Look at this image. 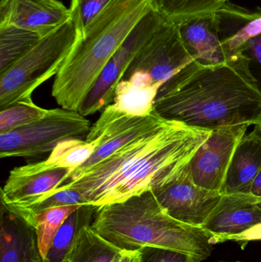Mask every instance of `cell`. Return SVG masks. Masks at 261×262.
I'll list each match as a JSON object with an SVG mask.
<instances>
[{"instance_id":"33","label":"cell","mask_w":261,"mask_h":262,"mask_svg":"<svg viewBox=\"0 0 261 262\" xmlns=\"http://www.w3.org/2000/svg\"><path fill=\"white\" fill-rule=\"evenodd\" d=\"M255 127V128L257 129V130H258L261 132V121L260 123H259L258 124H257V125L254 126Z\"/></svg>"},{"instance_id":"18","label":"cell","mask_w":261,"mask_h":262,"mask_svg":"<svg viewBox=\"0 0 261 262\" xmlns=\"http://www.w3.org/2000/svg\"><path fill=\"white\" fill-rule=\"evenodd\" d=\"M162 85L146 74L136 72L121 80L110 104L127 115L148 116L154 111L155 101Z\"/></svg>"},{"instance_id":"25","label":"cell","mask_w":261,"mask_h":262,"mask_svg":"<svg viewBox=\"0 0 261 262\" xmlns=\"http://www.w3.org/2000/svg\"><path fill=\"white\" fill-rule=\"evenodd\" d=\"M84 205L89 204L82 194L75 189H56L44 200H40L38 203L28 207L18 208V209L7 208L34 226V216L35 214L44 209L59 207V206H84Z\"/></svg>"},{"instance_id":"28","label":"cell","mask_w":261,"mask_h":262,"mask_svg":"<svg viewBox=\"0 0 261 262\" xmlns=\"http://www.w3.org/2000/svg\"><path fill=\"white\" fill-rule=\"evenodd\" d=\"M139 251V262H199L191 255L170 249L146 246Z\"/></svg>"},{"instance_id":"34","label":"cell","mask_w":261,"mask_h":262,"mask_svg":"<svg viewBox=\"0 0 261 262\" xmlns=\"http://www.w3.org/2000/svg\"><path fill=\"white\" fill-rule=\"evenodd\" d=\"M219 262H243V261H219Z\"/></svg>"},{"instance_id":"17","label":"cell","mask_w":261,"mask_h":262,"mask_svg":"<svg viewBox=\"0 0 261 262\" xmlns=\"http://www.w3.org/2000/svg\"><path fill=\"white\" fill-rule=\"evenodd\" d=\"M261 170V132L254 130L241 140L233 156L224 186V193H250Z\"/></svg>"},{"instance_id":"32","label":"cell","mask_w":261,"mask_h":262,"mask_svg":"<svg viewBox=\"0 0 261 262\" xmlns=\"http://www.w3.org/2000/svg\"><path fill=\"white\" fill-rule=\"evenodd\" d=\"M251 193L261 198V170L251 186Z\"/></svg>"},{"instance_id":"29","label":"cell","mask_w":261,"mask_h":262,"mask_svg":"<svg viewBox=\"0 0 261 262\" xmlns=\"http://www.w3.org/2000/svg\"><path fill=\"white\" fill-rule=\"evenodd\" d=\"M229 241L235 242L242 249H245L247 245L251 242L261 241V223H257L239 234L226 236L211 237L210 238V242L212 245Z\"/></svg>"},{"instance_id":"21","label":"cell","mask_w":261,"mask_h":262,"mask_svg":"<svg viewBox=\"0 0 261 262\" xmlns=\"http://www.w3.org/2000/svg\"><path fill=\"white\" fill-rule=\"evenodd\" d=\"M229 3L230 0H156L162 15L176 24L196 17L219 13Z\"/></svg>"},{"instance_id":"30","label":"cell","mask_w":261,"mask_h":262,"mask_svg":"<svg viewBox=\"0 0 261 262\" xmlns=\"http://www.w3.org/2000/svg\"><path fill=\"white\" fill-rule=\"evenodd\" d=\"M242 52L255 64V70L251 71L261 92V34L250 39L242 49Z\"/></svg>"},{"instance_id":"11","label":"cell","mask_w":261,"mask_h":262,"mask_svg":"<svg viewBox=\"0 0 261 262\" xmlns=\"http://www.w3.org/2000/svg\"><path fill=\"white\" fill-rule=\"evenodd\" d=\"M72 172L46 160L14 168L2 188L1 203L14 209L32 206L56 190Z\"/></svg>"},{"instance_id":"1","label":"cell","mask_w":261,"mask_h":262,"mask_svg":"<svg viewBox=\"0 0 261 262\" xmlns=\"http://www.w3.org/2000/svg\"><path fill=\"white\" fill-rule=\"evenodd\" d=\"M213 130L167 120L57 189H70L101 207L154 191L177 180Z\"/></svg>"},{"instance_id":"22","label":"cell","mask_w":261,"mask_h":262,"mask_svg":"<svg viewBox=\"0 0 261 262\" xmlns=\"http://www.w3.org/2000/svg\"><path fill=\"white\" fill-rule=\"evenodd\" d=\"M41 38L35 32L19 28H0V73L27 53Z\"/></svg>"},{"instance_id":"6","label":"cell","mask_w":261,"mask_h":262,"mask_svg":"<svg viewBox=\"0 0 261 262\" xmlns=\"http://www.w3.org/2000/svg\"><path fill=\"white\" fill-rule=\"evenodd\" d=\"M90 127V121L78 112L49 109L38 119L0 134V157H32L52 152L64 140L87 136Z\"/></svg>"},{"instance_id":"15","label":"cell","mask_w":261,"mask_h":262,"mask_svg":"<svg viewBox=\"0 0 261 262\" xmlns=\"http://www.w3.org/2000/svg\"><path fill=\"white\" fill-rule=\"evenodd\" d=\"M178 26L181 39L195 61L205 64L226 61L219 13L190 18Z\"/></svg>"},{"instance_id":"19","label":"cell","mask_w":261,"mask_h":262,"mask_svg":"<svg viewBox=\"0 0 261 262\" xmlns=\"http://www.w3.org/2000/svg\"><path fill=\"white\" fill-rule=\"evenodd\" d=\"M98 207L84 205L74 212L61 226L42 262H67L80 230L91 225Z\"/></svg>"},{"instance_id":"14","label":"cell","mask_w":261,"mask_h":262,"mask_svg":"<svg viewBox=\"0 0 261 262\" xmlns=\"http://www.w3.org/2000/svg\"><path fill=\"white\" fill-rule=\"evenodd\" d=\"M260 197L250 193H224L202 228L211 237L239 234L261 223Z\"/></svg>"},{"instance_id":"24","label":"cell","mask_w":261,"mask_h":262,"mask_svg":"<svg viewBox=\"0 0 261 262\" xmlns=\"http://www.w3.org/2000/svg\"><path fill=\"white\" fill-rule=\"evenodd\" d=\"M81 206H65L44 209L35 214L34 226L38 237V247L42 260L65 220Z\"/></svg>"},{"instance_id":"5","label":"cell","mask_w":261,"mask_h":262,"mask_svg":"<svg viewBox=\"0 0 261 262\" xmlns=\"http://www.w3.org/2000/svg\"><path fill=\"white\" fill-rule=\"evenodd\" d=\"M76 38V29L69 20L0 73V110L32 99L39 86L58 75Z\"/></svg>"},{"instance_id":"9","label":"cell","mask_w":261,"mask_h":262,"mask_svg":"<svg viewBox=\"0 0 261 262\" xmlns=\"http://www.w3.org/2000/svg\"><path fill=\"white\" fill-rule=\"evenodd\" d=\"M193 61L181 39L178 24L167 19L135 57L123 79L140 72L164 84Z\"/></svg>"},{"instance_id":"23","label":"cell","mask_w":261,"mask_h":262,"mask_svg":"<svg viewBox=\"0 0 261 262\" xmlns=\"http://www.w3.org/2000/svg\"><path fill=\"white\" fill-rule=\"evenodd\" d=\"M100 141V137L90 141L79 138L64 140L58 143L51 152L50 156L45 160L46 163L52 166L70 169L73 172L90 158Z\"/></svg>"},{"instance_id":"12","label":"cell","mask_w":261,"mask_h":262,"mask_svg":"<svg viewBox=\"0 0 261 262\" xmlns=\"http://www.w3.org/2000/svg\"><path fill=\"white\" fill-rule=\"evenodd\" d=\"M153 192L170 216L185 224L201 228L222 195L220 192L196 185L188 168L177 180Z\"/></svg>"},{"instance_id":"35","label":"cell","mask_w":261,"mask_h":262,"mask_svg":"<svg viewBox=\"0 0 261 262\" xmlns=\"http://www.w3.org/2000/svg\"><path fill=\"white\" fill-rule=\"evenodd\" d=\"M259 205H260V206L261 207V201L260 202V203H259Z\"/></svg>"},{"instance_id":"13","label":"cell","mask_w":261,"mask_h":262,"mask_svg":"<svg viewBox=\"0 0 261 262\" xmlns=\"http://www.w3.org/2000/svg\"><path fill=\"white\" fill-rule=\"evenodd\" d=\"M70 20L58 0H1L0 28L16 27L46 36Z\"/></svg>"},{"instance_id":"4","label":"cell","mask_w":261,"mask_h":262,"mask_svg":"<svg viewBox=\"0 0 261 262\" xmlns=\"http://www.w3.org/2000/svg\"><path fill=\"white\" fill-rule=\"evenodd\" d=\"M91 227L121 250L162 248L191 255L199 262L212 253L211 235L202 228L170 216L153 191L98 207Z\"/></svg>"},{"instance_id":"16","label":"cell","mask_w":261,"mask_h":262,"mask_svg":"<svg viewBox=\"0 0 261 262\" xmlns=\"http://www.w3.org/2000/svg\"><path fill=\"white\" fill-rule=\"evenodd\" d=\"M0 262H42L35 226L2 204Z\"/></svg>"},{"instance_id":"36","label":"cell","mask_w":261,"mask_h":262,"mask_svg":"<svg viewBox=\"0 0 261 262\" xmlns=\"http://www.w3.org/2000/svg\"><path fill=\"white\" fill-rule=\"evenodd\" d=\"M67 262H68V261H67Z\"/></svg>"},{"instance_id":"10","label":"cell","mask_w":261,"mask_h":262,"mask_svg":"<svg viewBox=\"0 0 261 262\" xmlns=\"http://www.w3.org/2000/svg\"><path fill=\"white\" fill-rule=\"evenodd\" d=\"M249 127L250 124H245L213 130L188 166L190 176L196 185L222 193L236 148Z\"/></svg>"},{"instance_id":"2","label":"cell","mask_w":261,"mask_h":262,"mask_svg":"<svg viewBox=\"0 0 261 262\" xmlns=\"http://www.w3.org/2000/svg\"><path fill=\"white\" fill-rule=\"evenodd\" d=\"M154 110L167 120L215 130L261 121V92L244 52L225 62L192 61L159 89Z\"/></svg>"},{"instance_id":"8","label":"cell","mask_w":261,"mask_h":262,"mask_svg":"<svg viewBox=\"0 0 261 262\" xmlns=\"http://www.w3.org/2000/svg\"><path fill=\"white\" fill-rule=\"evenodd\" d=\"M165 121V118L159 116L155 110L148 116H131L109 104L86 136L87 141L100 137L99 145L90 158L75 169L69 178L85 172L128 143L156 130Z\"/></svg>"},{"instance_id":"26","label":"cell","mask_w":261,"mask_h":262,"mask_svg":"<svg viewBox=\"0 0 261 262\" xmlns=\"http://www.w3.org/2000/svg\"><path fill=\"white\" fill-rule=\"evenodd\" d=\"M48 109L36 105L32 99L18 101L0 110V134L15 130L47 113Z\"/></svg>"},{"instance_id":"27","label":"cell","mask_w":261,"mask_h":262,"mask_svg":"<svg viewBox=\"0 0 261 262\" xmlns=\"http://www.w3.org/2000/svg\"><path fill=\"white\" fill-rule=\"evenodd\" d=\"M113 1L115 0H72L69 10L77 35H81L86 28Z\"/></svg>"},{"instance_id":"7","label":"cell","mask_w":261,"mask_h":262,"mask_svg":"<svg viewBox=\"0 0 261 262\" xmlns=\"http://www.w3.org/2000/svg\"><path fill=\"white\" fill-rule=\"evenodd\" d=\"M167 21V18L155 3L133 28L101 72L96 84L78 110L81 115L84 117L94 115L113 102L116 87L124 78L129 66L144 45Z\"/></svg>"},{"instance_id":"20","label":"cell","mask_w":261,"mask_h":262,"mask_svg":"<svg viewBox=\"0 0 261 262\" xmlns=\"http://www.w3.org/2000/svg\"><path fill=\"white\" fill-rule=\"evenodd\" d=\"M123 252L97 233L89 225L80 230L68 262H117Z\"/></svg>"},{"instance_id":"31","label":"cell","mask_w":261,"mask_h":262,"mask_svg":"<svg viewBox=\"0 0 261 262\" xmlns=\"http://www.w3.org/2000/svg\"><path fill=\"white\" fill-rule=\"evenodd\" d=\"M117 262H139V251L124 250Z\"/></svg>"},{"instance_id":"3","label":"cell","mask_w":261,"mask_h":262,"mask_svg":"<svg viewBox=\"0 0 261 262\" xmlns=\"http://www.w3.org/2000/svg\"><path fill=\"white\" fill-rule=\"evenodd\" d=\"M155 0H115L76 40L52 85L62 108L78 112L101 72Z\"/></svg>"}]
</instances>
